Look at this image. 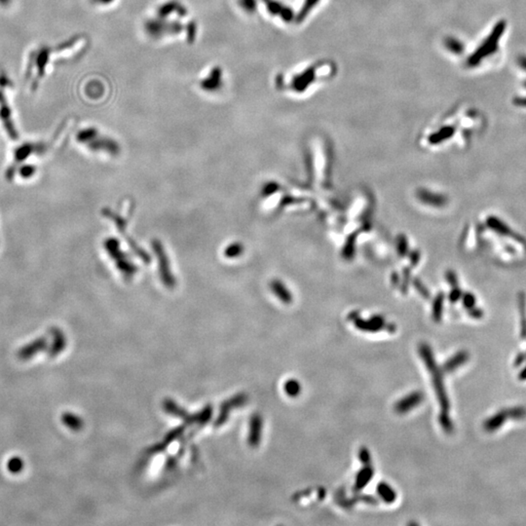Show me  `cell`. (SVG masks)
<instances>
[{"label": "cell", "instance_id": "1", "mask_svg": "<svg viewBox=\"0 0 526 526\" xmlns=\"http://www.w3.org/2000/svg\"><path fill=\"white\" fill-rule=\"evenodd\" d=\"M419 353H420L421 358L423 359L429 372L432 375V381L434 385V392L439 400L442 410L447 412L449 409V401H448L447 391L445 388V383H444V378H443V370L437 367V365L434 361V354L432 352V349L428 344H426V343L420 344Z\"/></svg>", "mask_w": 526, "mask_h": 526}, {"label": "cell", "instance_id": "2", "mask_svg": "<svg viewBox=\"0 0 526 526\" xmlns=\"http://www.w3.org/2000/svg\"><path fill=\"white\" fill-rule=\"evenodd\" d=\"M506 29V22L500 21L489 33L485 41L476 48V50L468 58L467 66L470 67H475L478 66L484 60L492 56L497 52L499 47V41L503 36Z\"/></svg>", "mask_w": 526, "mask_h": 526}, {"label": "cell", "instance_id": "3", "mask_svg": "<svg viewBox=\"0 0 526 526\" xmlns=\"http://www.w3.org/2000/svg\"><path fill=\"white\" fill-rule=\"evenodd\" d=\"M424 400V394L421 392H413L408 394L407 397L400 400L394 405V411L399 414H405L408 413L413 408L418 407Z\"/></svg>", "mask_w": 526, "mask_h": 526}, {"label": "cell", "instance_id": "4", "mask_svg": "<svg viewBox=\"0 0 526 526\" xmlns=\"http://www.w3.org/2000/svg\"><path fill=\"white\" fill-rule=\"evenodd\" d=\"M373 474H374L373 468L369 464L365 465V467L362 468L356 475L355 485L353 487V490L355 492L362 491L370 483Z\"/></svg>", "mask_w": 526, "mask_h": 526}, {"label": "cell", "instance_id": "5", "mask_svg": "<svg viewBox=\"0 0 526 526\" xmlns=\"http://www.w3.org/2000/svg\"><path fill=\"white\" fill-rule=\"evenodd\" d=\"M469 359V354L465 351H461L458 352L457 354L451 357L447 363L444 365L443 367V371L449 373V372H452L454 371L456 368H459L462 365H464L467 360Z\"/></svg>", "mask_w": 526, "mask_h": 526}, {"label": "cell", "instance_id": "6", "mask_svg": "<svg viewBox=\"0 0 526 526\" xmlns=\"http://www.w3.org/2000/svg\"><path fill=\"white\" fill-rule=\"evenodd\" d=\"M356 327L358 329H361V330H365V331H371V332H375L379 329H381L383 328V322H382L381 319L379 318H375L373 319L372 321H363V320H358L356 321Z\"/></svg>", "mask_w": 526, "mask_h": 526}, {"label": "cell", "instance_id": "7", "mask_svg": "<svg viewBox=\"0 0 526 526\" xmlns=\"http://www.w3.org/2000/svg\"><path fill=\"white\" fill-rule=\"evenodd\" d=\"M377 493L387 504H391L397 499V494L394 489L386 483H380L377 486Z\"/></svg>", "mask_w": 526, "mask_h": 526}, {"label": "cell", "instance_id": "8", "mask_svg": "<svg viewBox=\"0 0 526 526\" xmlns=\"http://www.w3.org/2000/svg\"><path fill=\"white\" fill-rule=\"evenodd\" d=\"M49 55H50V51L49 49L47 48H43L40 50L37 57H36V66H37V69H38V75L42 76L43 73H44V69H45V66L46 64L48 63V60H49Z\"/></svg>", "mask_w": 526, "mask_h": 526}, {"label": "cell", "instance_id": "9", "mask_svg": "<svg viewBox=\"0 0 526 526\" xmlns=\"http://www.w3.org/2000/svg\"><path fill=\"white\" fill-rule=\"evenodd\" d=\"M18 172L22 179L28 180L34 176V173L36 172V168L34 165L31 164H24L22 166H19Z\"/></svg>", "mask_w": 526, "mask_h": 526}, {"label": "cell", "instance_id": "10", "mask_svg": "<svg viewBox=\"0 0 526 526\" xmlns=\"http://www.w3.org/2000/svg\"><path fill=\"white\" fill-rule=\"evenodd\" d=\"M285 391H286L287 394H289V397H297L300 393V391H301V387H300L299 382L293 380V379L286 382V384H285Z\"/></svg>", "mask_w": 526, "mask_h": 526}, {"label": "cell", "instance_id": "11", "mask_svg": "<svg viewBox=\"0 0 526 526\" xmlns=\"http://www.w3.org/2000/svg\"><path fill=\"white\" fill-rule=\"evenodd\" d=\"M439 421H440L442 428L444 429V431L447 432V434H451L453 432V424H452V421L450 420L447 411L441 412Z\"/></svg>", "mask_w": 526, "mask_h": 526}, {"label": "cell", "instance_id": "12", "mask_svg": "<svg viewBox=\"0 0 526 526\" xmlns=\"http://www.w3.org/2000/svg\"><path fill=\"white\" fill-rule=\"evenodd\" d=\"M359 458L364 465H368L370 463V453L368 448L362 447L359 452Z\"/></svg>", "mask_w": 526, "mask_h": 526}, {"label": "cell", "instance_id": "13", "mask_svg": "<svg viewBox=\"0 0 526 526\" xmlns=\"http://www.w3.org/2000/svg\"><path fill=\"white\" fill-rule=\"evenodd\" d=\"M513 104L520 107H526V97H516L513 100Z\"/></svg>", "mask_w": 526, "mask_h": 526}, {"label": "cell", "instance_id": "14", "mask_svg": "<svg viewBox=\"0 0 526 526\" xmlns=\"http://www.w3.org/2000/svg\"><path fill=\"white\" fill-rule=\"evenodd\" d=\"M517 64H518V66H520V68H522L526 71V56L524 55L519 56L517 58Z\"/></svg>", "mask_w": 526, "mask_h": 526}, {"label": "cell", "instance_id": "15", "mask_svg": "<svg viewBox=\"0 0 526 526\" xmlns=\"http://www.w3.org/2000/svg\"><path fill=\"white\" fill-rule=\"evenodd\" d=\"M12 0H0V5L1 6H8L10 3H11Z\"/></svg>", "mask_w": 526, "mask_h": 526}, {"label": "cell", "instance_id": "16", "mask_svg": "<svg viewBox=\"0 0 526 526\" xmlns=\"http://www.w3.org/2000/svg\"><path fill=\"white\" fill-rule=\"evenodd\" d=\"M524 87L526 88V80L524 81Z\"/></svg>", "mask_w": 526, "mask_h": 526}]
</instances>
